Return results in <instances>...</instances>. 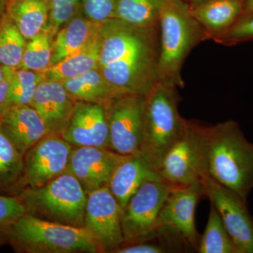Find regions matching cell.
I'll use <instances>...</instances> for the list:
<instances>
[{
  "mask_svg": "<svg viewBox=\"0 0 253 253\" xmlns=\"http://www.w3.org/2000/svg\"><path fill=\"white\" fill-rule=\"evenodd\" d=\"M99 67L119 94L146 95L158 82L159 26L140 28L118 18L101 23Z\"/></svg>",
  "mask_w": 253,
  "mask_h": 253,
  "instance_id": "1",
  "label": "cell"
},
{
  "mask_svg": "<svg viewBox=\"0 0 253 253\" xmlns=\"http://www.w3.org/2000/svg\"><path fill=\"white\" fill-rule=\"evenodd\" d=\"M208 173L247 201L253 189V143L235 121L208 127Z\"/></svg>",
  "mask_w": 253,
  "mask_h": 253,
  "instance_id": "2",
  "label": "cell"
},
{
  "mask_svg": "<svg viewBox=\"0 0 253 253\" xmlns=\"http://www.w3.org/2000/svg\"><path fill=\"white\" fill-rule=\"evenodd\" d=\"M158 81L183 86L181 70L188 54L208 36L182 0H161Z\"/></svg>",
  "mask_w": 253,
  "mask_h": 253,
  "instance_id": "3",
  "label": "cell"
},
{
  "mask_svg": "<svg viewBox=\"0 0 253 253\" xmlns=\"http://www.w3.org/2000/svg\"><path fill=\"white\" fill-rule=\"evenodd\" d=\"M0 236L21 253L101 252L84 227L44 220L28 213L14 222L0 228Z\"/></svg>",
  "mask_w": 253,
  "mask_h": 253,
  "instance_id": "4",
  "label": "cell"
},
{
  "mask_svg": "<svg viewBox=\"0 0 253 253\" xmlns=\"http://www.w3.org/2000/svg\"><path fill=\"white\" fill-rule=\"evenodd\" d=\"M17 197L26 213L52 222L84 227L87 194L72 174L67 172L38 188L18 191Z\"/></svg>",
  "mask_w": 253,
  "mask_h": 253,
  "instance_id": "5",
  "label": "cell"
},
{
  "mask_svg": "<svg viewBox=\"0 0 253 253\" xmlns=\"http://www.w3.org/2000/svg\"><path fill=\"white\" fill-rule=\"evenodd\" d=\"M176 86L158 81L145 95L144 141L141 154L158 171L160 162L168 150L181 136L186 120L177 109Z\"/></svg>",
  "mask_w": 253,
  "mask_h": 253,
  "instance_id": "6",
  "label": "cell"
},
{
  "mask_svg": "<svg viewBox=\"0 0 253 253\" xmlns=\"http://www.w3.org/2000/svg\"><path fill=\"white\" fill-rule=\"evenodd\" d=\"M208 127L186 121L185 128L164 155L158 173L173 186L201 183L208 173Z\"/></svg>",
  "mask_w": 253,
  "mask_h": 253,
  "instance_id": "7",
  "label": "cell"
},
{
  "mask_svg": "<svg viewBox=\"0 0 253 253\" xmlns=\"http://www.w3.org/2000/svg\"><path fill=\"white\" fill-rule=\"evenodd\" d=\"M145 95L124 94L106 104L110 147L123 156L141 152L144 141Z\"/></svg>",
  "mask_w": 253,
  "mask_h": 253,
  "instance_id": "8",
  "label": "cell"
},
{
  "mask_svg": "<svg viewBox=\"0 0 253 253\" xmlns=\"http://www.w3.org/2000/svg\"><path fill=\"white\" fill-rule=\"evenodd\" d=\"M174 187L163 180L146 181L139 186L122 209L124 243L141 239L156 229L158 214Z\"/></svg>",
  "mask_w": 253,
  "mask_h": 253,
  "instance_id": "9",
  "label": "cell"
},
{
  "mask_svg": "<svg viewBox=\"0 0 253 253\" xmlns=\"http://www.w3.org/2000/svg\"><path fill=\"white\" fill-rule=\"evenodd\" d=\"M202 184L204 194L220 214L237 253H253V217L247 201L209 176Z\"/></svg>",
  "mask_w": 253,
  "mask_h": 253,
  "instance_id": "10",
  "label": "cell"
},
{
  "mask_svg": "<svg viewBox=\"0 0 253 253\" xmlns=\"http://www.w3.org/2000/svg\"><path fill=\"white\" fill-rule=\"evenodd\" d=\"M121 214L122 208L108 186L87 194L84 228L101 252L113 253L124 244Z\"/></svg>",
  "mask_w": 253,
  "mask_h": 253,
  "instance_id": "11",
  "label": "cell"
},
{
  "mask_svg": "<svg viewBox=\"0 0 253 253\" xmlns=\"http://www.w3.org/2000/svg\"><path fill=\"white\" fill-rule=\"evenodd\" d=\"M73 149L60 134L48 133L24 155L22 186L41 187L66 172Z\"/></svg>",
  "mask_w": 253,
  "mask_h": 253,
  "instance_id": "12",
  "label": "cell"
},
{
  "mask_svg": "<svg viewBox=\"0 0 253 253\" xmlns=\"http://www.w3.org/2000/svg\"><path fill=\"white\" fill-rule=\"evenodd\" d=\"M203 194L204 189L201 183L173 188L158 214L156 229L169 228L189 246L197 250L200 239L195 224V211Z\"/></svg>",
  "mask_w": 253,
  "mask_h": 253,
  "instance_id": "13",
  "label": "cell"
},
{
  "mask_svg": "<svg viewBox=\"0 0 253 253\" xmlns=\"http://www.w3.org/2000/svg\"><path fill=\"white\" fill-rule=\"evenodd\" d=\"M60 135L73 147H110L106 104L76 101L69 121Z\"/></svg>",
  "mask_w": 253,
  "mask_h": 253,
  "instance_id": "14",
  "label": "cell"
},
{
  "mask_svg": "<svg viewBox=\"0 0 253 253\" xmlns=\"http://www.w3.org/2000/svg\"><path fill=\"white\" fill-rule=\"evenodd\" d=\"M124 156L107 148L73 147L66 172L74 176L89 194L109 185Z\"/></svg>",
  "mask_w": 253,
  "mask_h": 253,
  "instance_id": "15",
  "label": "cell"
},
{
  "mask_svg": "<svg viewBox=\"0 0 253 253\" xmlns=\"http://www.w3.org/2000/svg\"><path fill=\"white\" fill-rule=\"evenodd\" d=\"M76 103L61 82L45 78L40 83L31 106L44 121L49 133L61 134Z\"/></svg>",
  "mask_w": 253,
  "mask_h": 253,
  "instance_id": "16",
  "label": "cell"
},
{
  "mask_svg": "<svg viewBox=\"0 0 253 253\" xmlns=\"http://www.w3.org/2000/svg\"><path fill=\"white\" fill-rule=\"evenodd\" d=\"M149 180L163 179L149 158L138 153L124 156L115 169L108 187L123 209L139 186Z\"/></svg>",
  "mask_w": 253,
  "mask_h": 253,
  "instance_id": "17",
  "label": "cell"
},
{
  "mask_svg": "<svg viewBox=\"0 0 253 253\" xmlns=\"http://www.w3.org/2000/svg\"><path fill=\"white\" fill-rule=\"evenodd\" d=\"M0 121L5 132L23 156L49 133L44 121L31 105L5 110L0 114Z\"/></svg>",
  "mask_w": 253,
  "mask_h": 253,
  "instance_id": "18",
  "label": "cell"
},
{
  "mask_svg": "<svg viewBox=\"0 0 253 253\" xmlns=\"http://www.w3.org/2000/svg\"><path fill=\"white\" fill-rule=\"evenodd\" d=\"M100 29L101 24L89 21L81 10L56 33L51 66L90 45L99 38Z\"/></svg>",
  "mask_w": 253,
  "mask_h": 253,
  "instance_id": "19",
  "label": "cell"
},
{
  "mask_svg": "<svg viewBox=\"0 0 253 253\" xmlns=\"http://www.w3.org/2000/svg\"><path fill=\"white\" fill-rule=\"evenodd\" d=\"M190 9L203 28L219 36L236 23L243 5L241 0H204Z\"/></svg>",
  "mask_w": 253,
  "mask_h": 253,
  "instance_id": "20",
  "label": "cell"
},
{
  "mask_svg": "<svg viewBox=\"0 0 253 253\" xmlns=\"http://www.w3.org/2000/svg\"><path fill=\"white\" fill-rule=\"evenodd\" d=\"M6 14L29 41L48 26L49 0L8 1Z\"/></svg>",
  "mask_w": 253,
  "mask_h": 253,
  "instance_id": "21",
  "label": "cell"
},
{
  "mask_svg": "<svg viewBox=\"0 0 253 253\" xmlns=\"http://www.w3.org/2000/svg\"><path fill=\"white\" fill-rule=\"evenodd\" d=\"M61 83L76 101L107 104L119 95L106 81L100 67Z\"/></svg>",
  "mask_w": 253,
  "mask_h": 253,
  "instance_id": "22",
  "label": "cell"
},
{
  "mask_svg": "<svg viewBox=\"0 0 253 253\" xmlns=\"http://www.w3.org/2000/svg\"><path fill=\"white\" fill-rule=\"evenodd\" d=\"M101 38L90 45L55 63L44 73L46 79L62 82L81 76L99 67Z\"/></svg>",
  "mask_w": 253,
  "mask_h": 253,
  "instance_id": "23",
  "label": "cell"
},
{
  "mask_svg": "<svg viewBox=\"0 0 253 253\" xmlns=\"http://www.w3.org/2000/svg\"><path fill=\"white\" fill-rule=\"evenodd\" d=\"M24 156L5 132L0 121V191L22 189Z\"/></svg>",
  "mask_w": 253,
  "mask_h": 253,
  "instance_id": "24",
  "label": "cell"
},
{
  "mask_svg": "<svg viewBox=\"0 0 253 253\" xmlns=\"http://www.w3.org/2000/svg\"><path fill=\"white\" fill-rule=\"evenodd\" d=\"M44 79V73L15 68L6 99L0 106V114L14 106L31 105L40 83Z\"/></svg>",
  "mask_w": 253,
  "mask_h": 253,
  "instance_id": "25",
  "label": "cell"
},
{
  "mask_svg": "<svg viewBox=\"0 0 253 253\" xmlns=\"http://www.w3.org/2000/svg\"><path fill=\"white\" fill-rule=\"evenodd\" d=\"M161 0H117L114 18L131 26L151 28L159 26Z\"/></svg>",
  "mask_w": 253,
  "mask_h": 253,
  "instance_id": "26",
  "label": "cell"
},
{
  "mask_svg": "<svg viewBox=\"0 0 253 253\" xmlns=\"http://www.w3.org/2000/svg\"><path fill=\"white\" fill-rule=\"evenodd\" d=\"M55 36L47 26L41 33L28 41L18 68L46 72L51 66Z\"/></svg>",
  "mask_w": 253,
  "mask_h": 253,
  "instance_id": "27",
  "label": "cell"
},
{
  "mask_svg": "<svg viewBox=\"0 0 253 253\" xmlns=\"http://www.w3.org/2000/svg\"><path fill=\"white\" fill-rule=\"evenodd\" d=\"M199 253H237L217 210L211 204L206 230L197 249Z\"/></svg>",
  "mask_w": 253,
  "mask_h": 253,
  "instance_id": "28",
  "label": "cell"
},
{
  "mask_svg": "<svg viewBox=\"0 0 253 253\" xmlns=\"http://www.w3.org/2000/svg\"><path fill=\"white\" fill-rule=\"evenodd\" d=\"M27 41L5 14L0 23V64L4 67L19 68Z\"/></svg>",
  "mask_w": 253,
  "mask_h": 253,
  "instance_id": "29",
  "label": "cell"
},
{
  "mask_svg": "<svg viewBox=\"0 0 253 253\" xmlns=\"http://www.w3.org/2000/svg\"><path fill=\"white\" fill-rule=\"evenodd\" d=\"M81 10V0H49L48 27L56 35Z\"/></svg>",
  "mask_w": 253,
  "mask_h": 253,
  "instance_id": "30",
  "label": "cell"
},
{
  "mask_svg": "<svg viewBox=\"0 0 253 253\" xmlns=\"http://www.w3.org/2000/svg\"><path fill=\"white\" fill-rule=\"evenodd\" d=\"M117 0H81V11L89 21L97 24L114 18Z\"/></svg>",
  "mask_w": 253,
  "mask_h": 253,
  "instance_id": "31",
  "label": "cell"
},
{
  "mask_svg": "<svg viewBox=\"0 0 253 253\" xmlns=\"http://www.w3.org/2000/svg\"><path fill=\"white\" fill-rule=\"evenodd\" d=\"M26 213V208L17 196L0 195V228L17 220Z\"/></svg>",
  "mask_w": 253,
  "mask_h": 253,
  "instance_id": "32",
  "label": "cell"
},
{
  "mask_svg": "<svg viewBox=\"0 0 253 253\" xmlns=\"http://www.w3.org/2000/svg\"><path fill=\"white\" fill-rule=\"evenodd\" d=\"M218 36L221 41L226 42L242 41L253 38V16L234 23Z\"/></svg>",
  "mask_w": 253,
  "mask_h": 253,
  "instance_id": "33",
  "label": "cell"
},
{
  "mask_svg": "<svg viewBox=\"0 0 253 253\" xmlns=\"http://www.w3.org/2000/svg\"><path fill=\"white\" fill-rule=\"evenodd\" d=\"M3 68H4V78L0 83V106L6 99L15 69V68L4 67V66H3Z\"/></svg>",
  "mask_w": 253,
  "mask_h": 253,
  "instance_id": "34",
  "label": "cell"
},
{
  "mask_svg": "<svg viewBox=\"0 0 253 253\" xmlns=\"http://www.w3.org/2000/svg\"><path fill=\"white\" fill-rule=\"evenodd\" d=\"M7 2L8 0H0V23H1L5 14H6Z\"/></svg>",
  "mask_w": 253,
  "mask_h": 253,
  "instance_id": "35",
  "label": "cell"
},
{
  "mask_svg": "<svg viewBox=\"0 0 253 253\" xmlns=\"http://www.w3.org/2000/svg\"><path fill=\"white\" fill-rule=\"evenodd\" d=\"M245 10L246 12L253 13V0H247L245 5Z\"/></svg>",
  "mask_w": 253,
  "mask_h": 253,
  "instance_id": "36",
  "label": "cell"
},
{
  "mask_svg": "<svg viewBox=\"0 0 253 253\" xmlns=\"http://www.w3.org/2000/svg\"><path fill=\"white\" fill-rule=\"evenodd\" d=\"M3 78H4V68L0 64V83L3 81Z\"/></svg>",
  "mask_w": 253,
  "mask_h": 253,
  "instance_id": "37",
  "label": "cell"
},
{
  "mask_svg": "<svg viewBox=\"0 0 253 253\" xmlns=\"http://www.w3.org/2000/svg\"><path fill=\"white\" fill-rule=\"evenodd\" d=\"M8 1H13V0H8Z\"/></svg>",
  "mask_w": 253,
  "mask_h": 253,
  "instance_id": "38",
  "label": "cell"
},
{
  "mask_svg": "<svg viewBox=\"0 0 253 253\" xmlns=\"http://www.w3.org/2000/svg\"><path fill=\"white\" fill-rule=\"evenodd\" d=\"M195 1H198V0H195ZM203 1H204V0H203Z\"/></svg>",
  "mask_w": 253,
  "mask_h": 253,
  "instance_id": "39",
  "label": "cell"
}]
</instances>
